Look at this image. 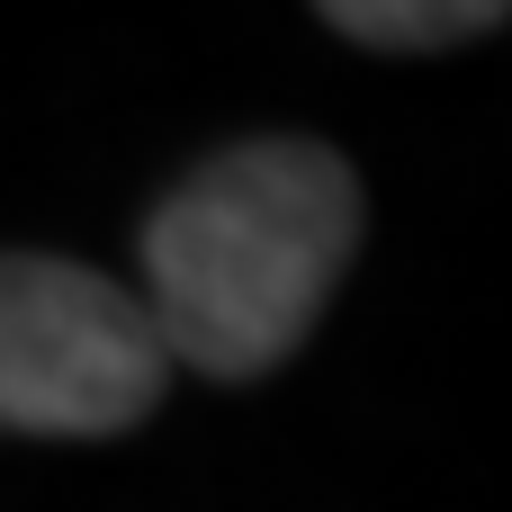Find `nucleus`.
I'll list each match as a JSON object with an SVG mask.
<instances>
[{
	"instance_id": "f257e3e1",
	"label": "nucleus",
	"mask_w": 512,
	"mask_h": 512,
	"mask_svg": "<svg viewBox=\"0 0 512 512\" xmlns=\"http://www.w3.org/2000/svg\"><path fill=\"white\" fill-rule=\"evenodd\" d=\"M360 252V180L306 135H252L198 162L144 225V324L171 369H279Z\"/></svg>"
},
{
	"instance_id": "f03ea898",
	"label": "nucleus",
	"mask_w": 512,
	"mask_h": 512,
	"mask_svg": "<svg viewBox=\"0 0 512 512\" xmlns=\"http://www.w3.org/2000/svg\"><path fill=\"white\" fill-rule=\"evenodd\" d=\"M171 360L108 270L0 252V432H126L162 405Z\"/></svg>"
},
{
	"instance_id": "7ed1b4c3",
	"label": "nucleus",
	"mask_w": 512,
	"mask_h": 512,
	"mask_svg": "<svg viewBox=\"0 0 512 512\" xmlns=\"http://www.w3.org/2000/svg\"><path fill=\"white\" fill-rule=\"evenodd\" d=\"M324 18H333V36L387 45V54H405V45H468V36L504 27L495 0H441V9H423V0H333Z\"/></svg>"
}]
</instances>
